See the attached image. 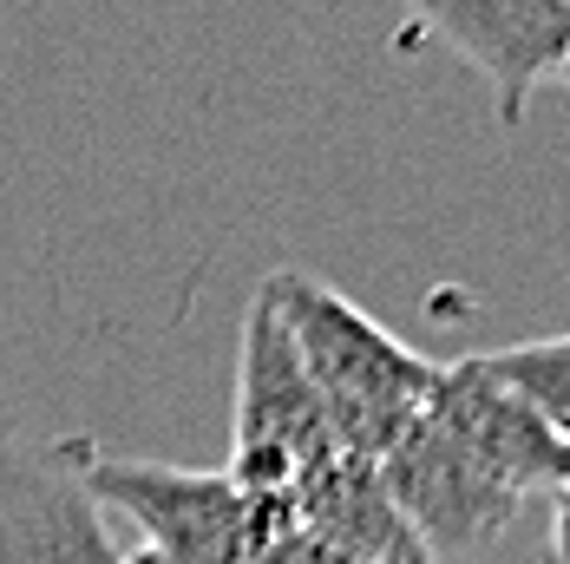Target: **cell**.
<instances>
[{"instance_id": "cell-1", "label": "cell", "mask_w": 570, "mask_h": 564, "mask_svg": "<svg viewBox=\"0 0 570 564\" xmlns=\"http://www.w3.org/2000/svg\"><path fill=\"white\" fill-rule=\"evenodd\" d=\"M263 295L283 315V329L295 341V354H302V368H308V381H315V400H322L335 440L347 453L387 459L400 434L426 414L440 361H426L420 348L387 336L367 309L347 302L342 289L302 276V270H269Z\"/></svg>"}, {"instance_id": "cell-2", "label": "cell", "mask_w": 570, "mask_h": 564, "mask_svg": "<svg viewBox=\"0 0 570 564\" xmlns=\"http://www.w3.org/2000/svg\"><path fill=\"white\" fill-rule=\"evenodd\" d=\"M59 453L92 493V506L125 512L145 532V552L171 564H256L295 525L288 493H249L229 466L197 473V466L106 453L92 440H59Z\"/></svg>"}, {"instance_id": "cell-3", "label": "cell", "mask_w": 570, "mask_h": 564, "mask_svg": "<svg viewBox=\"0 0 570 564\" xmlns=\"http://www.w3.org/2000/svg\"><path fill=\"white\" fill-rule=\"evenodd\" d=\"M335 440L315 381L288 341L283 315L269 309V295L256 289L243 309V348H236V447L229 473L249 493H288L302 466H315Z\"/></svg>"}, {"instance_id": "cell-4", "label": "cell", "mask_w": 570, "mask_h": 564, "mask_svg": "<svg viewBox=\"0 0 570 564\" xmlns=\"http://www.w3.org/2000/svg\"><path fill=\"white\" fill-rule=\"evenodd\" d=\"M426 420H440L492 479L512 486L524 506L538 493L551 499L558 486H570V434L558 420H544L505 375H492L485 354L440 361L433 395H426Z\"/></svg>"}, {"instance_id": "cell-5", "label": "cell", "mask_w": 570, "mask_h": 564, "mask_svg": "<svg viewBox=\"0 0 570 564\" xmlns=\"http://www.w3.org/2000/svg\"><path fill=\"white\" fill-rule=\"evenodd\" d=\"M387 473V493L406 512V525L420 532V545L433 558H459V552H479L492 545L505 525H512L524 499H518L505 479H492L472 453L459 447L440 420H413L394 440V453L381 459Z\"/></svg>"}, {"instance_id": "cell-6", "label": "cell", "mask_w": 570, "mask_h": 564, "mask_svg": "<svg viewBox=\"0 0 570 564\" xmlns=\"http://www.w3.org/2000/svg\"><path fill=\"white\" fill-rule=\"evenodd\" d=\"M440 47H453L499 99V118L518 125L544 72L570 54V0H400Z\"/></svg>"}, {"instance_id": "cell-7", "label": "cell", "mask_w": 570, "mask_h": 564, "mask_svg": "<svg viewBox=\"0 0 570 564\" xmlns=\"http://www.w3.org/2000/svg\"><path fill=\"white\" fill-rule=\"evenodd\" d=\"M0 564H125L106 512L59 447H20L0 434Z\"/></svg>"}, {"instance_id": "cell-8", "label": "cell", "mask_w": 570, "mask_h": 564, "mask_svg": "<svg viewBox=\"0 0 570 564\" xmlns=\"http://www.w3.org/2000/svg\"><path fill=\"white\" fill-rule=\"evenodd\" d=\"M288 499H295V525L315 532V538H328V545H342L347 558H361V564H433V552L420 545V532L406 525V512L394 506L381 459H367V453L328 447L315 466L295 473Z\"/></svg>"}, {"instance_id": "cell-9", "label": "cell", "mask_w": 570, "mask_h": 564, "mask_svg": "<svg viewBox=\"0 0 570 564\" xmlns=\"http://www.w3.org/2000/svg\"><path fill=\"white\" fill-rule=\"evenodd\" d=\"M485 361H492V375H505L544 420H558L570 434V336L518 341V348H499V354H485Z\"/></svg>"}, {"instance_id": "cell-10", "label": "cell", "mask_w": 570, "mask_h": 564, "mask_svg": "<svg viewBox=\"0 0 570 564\" xmlns=\"http://www.w3.org/2000/svg\"><path fill=\"white\" fill-rule=\"evenodd\" d=\"M256 564H361V558H347L342 545H328V538H315V532H302V525H288L283 538L263 552Z\"/></svg>"}, {"instance_id": "cell-11", "label": "cell", "mask_w": 570, "mask_h": 564, "mask_svg": "<svg viewBox=\"0 0 570 564\" xmlns=\"http://www.w3.org/2000/svg\"><path fill=\"white\" fill-rule=\"evenodd\" d=\"M544 564H570V486L551 493V558Z\"/></svg>"}, {"instance_id": "cell-12", "label": "cell", "mask_w": 570, "mask_h": 564, "mask_svg": "<svg viewBox=\"0 0 570 564\" xmlns=\"http://www.w3.org/2000/svg\"><path fill=\"white\" fill-rule=\"evenodd\" d=\"M125 564H171V558H158V552H131Z\"/></svg>"}, {"instance_id": "cell-13", "label": "cell", "mask_w": 570, "mask_h": 564, "mask_svg": "<svg viewBox=\"0 0 570 564\" xmlns=\"http://www.w3.org/2000/svg\"><path fill=\"white\" fill-rule=\"evenodd\" d=\"M558 79H564V86H570V54H564V66H558Z\"/></svg>"}]
</instances>
